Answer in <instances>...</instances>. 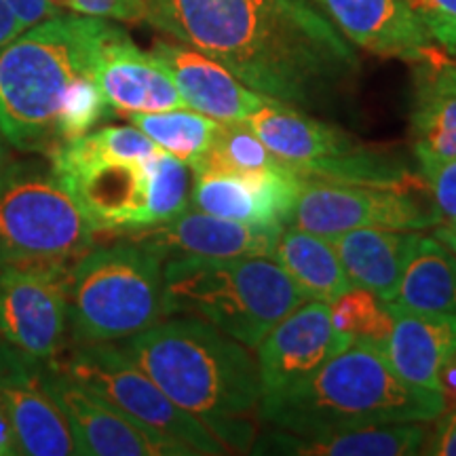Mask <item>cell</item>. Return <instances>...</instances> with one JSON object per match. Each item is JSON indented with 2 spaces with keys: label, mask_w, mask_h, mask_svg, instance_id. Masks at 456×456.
Returning a JSON list of instances; mask_svg holds the SVG:
<instances>
[{
  "label": "cell",
  "mask_w": 456,
  "mask_h": 456,
  "mask_svg": "<svg viewBox=\"0 0 456 456\" xmlns=\"http://www.w3.org/2000/svg\"><path fill=\"white\" fill-rule=\"evenodd\" d=\"M146 21L265 98L334 114L355 95L357 47L315 0H146Z\"/></svg>",
  "instance_id": "1"
},
{
  "label": "cell",
  "mask_w": 456,
  "mask_h": 456,
  "mask_svg": "<svg viewBox=\"0 0 456 456\" xmlns=\"http://www.w3.org/2000/svg\"><path fill=\"white\" fill-rule=\"evenodd\" d=\"M121 342L159 389L201 420L226 448H252L262 387L249 346L188 315L165 317Z\"/></svg>",
  "instance_id": "2"
},
{
  "label": "cell",
  "mask_w": 456,
  "mask_h": 456,
  "mask_svg": "<svg viewBox=\"0 0 456 456\" xmlns=\"http://www.w3.org/2000/svg\"><path fill=\"white\" fill-rule=\"evenodd\" d=\"M51 169L95 232L138 235L191 208L192 169L135 125L64 142L51 152Z\"/></svg>",
  "instance_id": "3"
},
{
  "label": "cell",
  "mask_w": 456,
  "mask_h": 456,
  "mask_svg": "<svg viewBox=\"0 0 456 456\" xmlns=\"http://www.w3.org/2000/svg\"><path fill=\"white\" fill-rule=\"evenodd\" d=\"M448 406L442 391L408 385L368 338H355L315 372L262 397L260 419L275 429L315 436L357 427L427 423Z\"/></svg>",
  "instance_id": "4"
},
{
  "label": "cell",
  "mask_w": 456,
  "mask_h": 456,
  "mask_svg": "<svg viewBox=\"0 0 456 456\" xmlns=\"http://www.w3.org/2000/svg\"><path fill=\"white\" fill-rule=\"evenodd\" d=\"M114 24L100 17L60 13L28 28L0 47V134L26 152H53L57 114L70 85L95 77Z\"/></svg>",
  "instance_id": "5"
},
{
  "label": "cell",
  "mask_w": 456,
  "mask_h": 456,
  "mask_svg": "<svg viewBox=\"0 0 456 456\" xmlns=\"http://www.w3.org/2000/svg\"><path fill=\"white\" fill-rule=\"evenodd\" d=\"M305 302L269 256L163 260V317L203 319L249 349Z\"/></svg>",
  "instance_id": "6"
},
{
  "label": "cell",
  "mask_w": 456,
  "mask_h": 456,
  "mask_svg": "<svg viewBox=\"0 0 456 456\" xmlns=\"http://www.w3.org/2000/svg\"><path fill=\"white\" fill-rule=\"evenodd\" d=\"M163 317V256L140 239L91 248L68 273V326L77 342H118Z\"/></svg>",
  "instance_id": "7"
},
{
  "label": "cell",
  "mask_w": 456,
  "mask_h": 456,
  "mask_svg": "<svg viewBox=\"0 0 456 456\" xmlns=\"http://www.w3.org/2000/svg\"><path fill=\"white\" fill-rule=\"evenodd\" d=\"M95 243V228L51 167L7 163L0 174V266L74 265Z\"/></svg>",
  "instance_id": "8"
},
{
  "label": "cell",
  "mask_w": 456,
  "mask_h": 456,
  "mask_svg": "<svg viewBox=\"0 0 456 456\" xmlns=\"http://www.w3.org/2000/svg\"><path fill=\"white\" fill-rule=\"evenodd\" d=\"M245 123L302 178L379 188H406L420 180L393 152L279 102L260 108Z\"/></svg>",
  "instance_id": "9"
},
{
  "label": "cell",
  "mask_w": 456,
  "mask_h": 456,
  "mask_svg": "<svg viewBox=\"0 0 456 456\" xmlns=\"http://www.w3.org/2000/svg\"><path fill=\"white\" fill-rule=\"evenodd\" d=\"M47 362L148 431L180 444L191 456L231 452L201 420L175 406L121 345L77 342Z\"/></svg>",
  "instance_id": "10"
},
{
  "label": "cell",
  "mask_w": 456,
  "mask_h": 456,
  "mask_svg": "<svg viewBox=\"0 0 456 456\" xmlns=\"http://www.w3.org/2000/svg\"><path fill=\"white\" fill-rule=\"evenodd\" d=\"M442 222L429 184L420 175L419 182L406 188L302 178L289 224L332 239L362 226L423 231Z\"/></svg>",
  "instance_id": "11"
},
{
  "label": "cell",
  "mask_w": 456,
  "mask_h": 456,
  "mask_svg": "<svg viewBox=\"0 0 456 456\" xmlns=\"http://www.w3.org/2000/svg\"><path fill=\"white\" fill-rule=\"evenodd\" d=\"M70 266H0V336L37 362H47L66 346Z\"/></svg>",
  "instance_id": "12"
},
{
  "label": "cell",
  "mask_w": 456,
  "mask_h": 456,
  "mask_svg": "<svg viewBox=\"0 0 456 456\" xmlns=\"http://www.w3.org/2000/svg\"><path fill=\"white\" fill-rule=\"evenodd\" d=\"M43 385L70 425L77 454L191 456L180 444L148 431L49 362H43Z\"/></svg>",
  "instance_id": "13"
},
{
  "label": "cell",
  "mask_w": 456,
  "mask_h": 456,
  "mask_svg": "<svg viewBox=\"0 0 456 456\" xmlns=\"http://www.w3.org/2000/svg\"><path fill=\"white\" fill-rule=\"evenodd\" d=\"M302 175L277 171H235L218 165L192 167L191 208L224 220L281 231L292 222Z\"/></svg>",
  "instance_id": "14"
},
{
  "label": "cell",
  "mask_w": 456,
  "mask_h": 456,
  "mask_svg": "<svg viewBox=\"0 0 456 456\" xmlns=\"http://www.w3.org/2000/svg\"><path fill=\"white\" fill-rule=\"evenodd\" d=\"M355 340L336 326L328 302L306 300L256 346L262 397L275 395L315 372Z\"/></svg>",
  "instance_id": "15"
},
{
  "label": "cell",
  "mask_w": 456,
  "mask_h": 456,
  "mask_svg": "<svg viewBox=\"0 0 456 456\" xmlns=\"http://www.w3.org/2000/svg\"><path fill=\"white\" fill-rule=\"evenodd\" d=\"M0 406L20 454H77L70 425L43 385V362L28 357L9 342L0 349Z\"/></svg>",
  "instance_id": "16"
},
{
  "label": "cell",
  "mask_w": 456,
  "mask_h": 456,
  "mask_svg": "<svg viewBox=\"0 0 456 456\" xmlns=\"http://www.w3.org/2000/svg\"><path fill=\"white\" fill-rule=\"evenodd\" d=\"M151 53L171 74L184 104L218 123H245L260 108L275 102L256 94L220 61L188 45L157 41Z\"/></svg>",
  "instance_id": "17"
},
{
  "label": "cell",
  "mask_w": 456,
  "mask_h": 456,
  "mask_svg": "<svg viewBox=\"0 0 456 456\" xmlns=\"http://www.w3.org/2000/svg\"><path fill=\"white\" fill-rule=\"evenodd\" d=\"M95 81L108 106L123 114L188 108L161 61L142 51L118 26L102 45Z\"/></svg>",
  "instance_id": "18"
},
{
  "label": "cell",
  "mask_w": 456,
  "mask_h": 456,
  "mask_svg": "<svg viewBox=\"0 0 456 456\" xmlns=\"http://www.w3.org/2000/svg\"><path fill=\"white\" fill-rule=\"evenodd\" d=\"M317 7L357 49L408 64L440 49L403 0H315Z\"/></svg>",
  "instance_id": "19"
},
{
  "label": "cell",
  "mask_w": 456,
  "mask_h": 456,
  "mask_svg": "<svg viewBox=\"0 0 456 456\" xmlns=\"http://www.w3.org/2000/svg\"><path fill=\"white\" fill-rule=\"evenodd\" d=\"M277 232L279 231H273V228L224 220L188 208L174 220L129 237L151 245L163 256V260L237 258V256H269L271 258Z\"/></svg>",
  "instance_id": "20"
},
{
  "label": "cell",
  "mask_w": 456,
  "mask_h": 456,
  "mask_svg": "<svg viewBox=\"0 0 456 456\" xmlns=\"http://www.w3.org/2000/svg\"><path fill=\"white\" fill-rule=\"evenodd\" d=\"M383 305L391 323L374 345L408 385L442 391L440 374L456 353V315L414 313L389 302Z\"/></svg>",
  "instance_id": "21"
},
{
  "label": "cell",
  "mask_w": 456,
  "mask_h": 456,
  "mask_svg": "<svg viewBox=\"0 0 456 456\" xmlns=\"http://www.w3.org/2000/svg\"><path fill=\"white\" fill-rule=\"evenodd\" d=\"M410 135L419 163L456 157V57L444 49L412 64Z\"/></svg>",
  "instance_id": "22"
},
{
  "label": "cell",
  "mask_w": 456,
  "mask_h": 456,
  "mask_svg": "<svg viewBox=\"0 0 456 456\" xmlns=\"http://www.w3.org/2000/svg\"><path fill=\"white\" fill-rule=\"evenodd\" d=\"M425 440L423 423H391L315 436L277 429L254 442L252 448L260 454L294 456H410L423 452Z\"/></svg>",
  "instance_id": "23"
},
{
  "label": "cell",
  "mask_w": 456,
  "mask_h": 456,
  "mask_svg": "<svg viewBox=\"0 0 456 456\" xmlns=\"http://www.w3.org/2000/svg\"><path fill=\"white\" fill-rule=\"evenodd\" d=\"M419 231L362 226L330 239L353 288L393 302Z\"/></svg>",
  "instance_id": "24"
},
{
  "label": "cell",
  "mask_w": 456,
  "mask_h": 456,
  "mask_svg": "<svg viewBox=\"0 0 456 456\" xmlns=\"http://www.w3.org/2000/svg\"><path fill=\"white\" fill-rule=\"evenodd\" d=\"M271 258L288 273L306 300L332 305L353 289L351 279L330 239L305 228L285 224L277 232Z\"/></svg>",
  "instance_id": "25"
},
{
  "label": "cell",
  "mask_w": 456,
  "mask_h": 456,
  "mask_svg": "<svg viewBox=\"0 0 456 456\" xmlns=\"http://www.w3.org/2000/svg\"><path fill=\"white\" fill-rule=\"evenodd\" d=\"M389 305L414 313L456 315V256L437 237H416Z\"/></svg>",
  "instance_id": "26"
},
{
  "label": "cell",
  "mask_w": 456,
  "mask_h": 456,
  "mask_svg": "<svg viewBox=\"0 0 456 456\" xmlns=\"http://www.w3.org/2000/svg\"><path fill=\"white\" fill-rule=\"evenodd\" d=\"M148 140L167 155L180 159L188 167L205 159L212 151L220 123L191 108H174L161 112L127 114Z\"/></svg>",
  "instance_id": "27"
},
{
  "label": "cell",
  "mask_w": 456,
  "mask_h": 456,
  "mask_svg": "<svg viewBox=\"0 0 456 456\" xmlns=\"http://www.w3.org/2000/svg\"><path fill=\"white\" fill-rule=\"evenodd\" d=\"M203 163L235 171H254V174L288 167L273 155L269 146L254 134L248 123H220L212 151L197 165Z\"/></svg>",
  "instance_id": "28"
},
{
  "label": "cell",
  "mask_w": 456,
  "mask_h": 456,
  "mask_svg": "<svg viewBox=\"0 0 456 456\" xmlns=\"http://www.w3.org/2000/svg\"><path fill=\"white\" fill-rule=\"evenodd\" d=\"M108 110H110V106H108L95 77L77 78L68 89L60 114H57V140H60V144L89 134L106 117Z\"/></svg>",
  "instance_id": "29"
},
{
  "label": "cell",
  "mask_w": 456,
  "mask_h": 456,
  "mask_svg": "<svg viewBox=\"0 0 456 456\" xmlns=\"http://www.w3.org/2000/svg\"><path fill=\"white\" fill-rule=\"evenodd\" d=\"M437 47L456 57V0H403Z\"/></svg>",
  "instance_id": "30"
},
{
  "label": "cell",
  "mask_w": 456,
  "mask_h": 456,
  "mask_svg": "<svg viewBox=\"0 0 456 456\" xmlns=\"http://www.w3.org/2000/svg\"><path fill=\"white\" fill-rule=\"evenodd\" d=\"M420 175H423L436 201V208L444 222L456 218V157L446 161H423Z\"/></svg>",
  "instance_id": "31"
},
{
  "label": "cell",
  "mask_w": 456,
  "mask_h": 456,
  "mask_svg": "<svg viewBox=\"0 0 456 456\" xmlns=\"http://www.w3.org/2000/svg\"><path fill=\"white\" fill-rule=\"evenodd\" d=\"M72 13L114 21H146V0H72Z\"/></svg>",
  "instance_id": "32"
},
{
  "label": "cell",
  "mask_w": 456,
  "mask_h": 456,
  "mask_svg": "<svg viewBox=\"0 0 456 456\" xmlns=\"http://www.w3.org/2000/svg\"><path fill=\"white\" fill-rule=\"evenodd\" d=\"M420 454L456 456V402L437 416L436 429L425 440Z\"/></svg>",
  "instance_id": "33"
},
{
  "label": "cell",
  "mask_w": 456,
  "mask_h": 456,
  "mask_svg": "<svg viewBox=\"0 0 456 456\" xmlns=\"http://www.w3.org/2000/svg\"><path fill=\"white\" fill-rule=\"evenodd\" d=\"M9 4L11 11L17 15V20L21 21V26L32 28L41 21L49 20V17L60 15L55 9H51L45 0H4Z\"/></svg>",
  "instance_id": "34"
},
{
  "label": "cell",
  "mask_w": 456,
  "mask_h": 456,
  "mask_svg": "<svg viewBox=\"0 0 456 456\" xmlns=\"http://www.w3.org/2000/svg\"><path fill=\"white\" fill-rule=\"evenodd\" d=\"M26 28L21 26V21L17 20V15L11 11L9 4L4 0H0V47L13 41Z\"/></svg>",
  "instance_id": "35"
},
{
  "label": "cell",
  "mask_w": 456,
  "mask_h": 456,
  "mask_svg": "<svg viewBox=\"0 0 456 456\" xmlns=\"http://www.w3.org/2000/svg\"><path fill=\"white\" fill-rule=\"evenodd\" d=\"M15 454H20V450H17L13 429H11L7 414H4L3 406H0V456H15Z\"/></svg>",
  "instance_id": "36"
},
{
  "label": "cell",
  "mask_w": 456,
  "mask_h": 456,
  "mask_svg": "<svg viewBox=\"0 0 456 456\" xmlns=\"http://www.w3.org/2000/svg\"><path fill=\"white\" fill-rule=\"evenodd\" d=\"M440 383H442V391L444 395L448 397H456V353L454 357L444 366L442 374H440Z\"/></svg>",
  "instance_id": "37"
},
{
  "label": "cell",
  "mask_w": 456,
  "mask_h": 456,
  "mask_svg": "<svg viewBox=\"0 0 456 456\" xmlns=\"http://www.w3.org/2000/svg\"><path fill=\"white\" fill-rule=\"evenodd\" d=\"M433 237L440 239V241H442L444 245H446L448 249H452L454 256H456V237H452V235H450V232L444 231V228H442L440 224L436 226V235H433Z\"/></svg>",
  "instance_id": "38"
},
{
  "label": "cell",
  "mask_w": 456,
  "mask_h": 456,
  "mask_svg": "<svg viewBox=\"0 0 456 456\" xmlns=\"http://www.w3.org/2000/svg\"><path fill=\"white\" fill-rule=\"evenodd\" d=\"M51 9H55L57 13H66V11H72V0H45Z\"/></svg>",
  "instance_id": "39"
},
{
  "label": "cell",
  "mask_w": 456,
  "mask_h": 456,
  "mask_svg": "<svg viewBox=\"0 0 456 456\" xmlns=\"http://www.w3.org/2000/svg\"><path fill=\"white\" fill-rule=\"evenodd\" d=\"M7 151H4V144H3V134H0V174H3L4 167H7Z\"/></svg>",
  "instance_id": "40"
},
{
  "label": "cell",
  "mask_w": 456,
  "mask_h": 456,
  "mask_svg": "<svg viewBox=\"0 0 456 456\" xmlns=\"http://www.w3.org/2000/svg\"><path fill=\"white\" fill-rule=\"evenodd\" d=\"M440 226H442L446 232H450V235L456 237V218H450V220H446V222H442Z\"/></svg>",
  "instance_id": "41"
},
{
  "label": "cell",
  "mask_w": 456,
  "mask_h": 456,
  "mask_svg": "<svg viewBox=\"0 0 456 456\" xmlns=\"http://www.w3.org/2000/svg\"><path fill=\"white\" fill-rule=\"evenodd\" d=\"M4 345H7V340H4V338H3V336H0V349H3V346H4Z\"/></svg>",
  "instance_id": "42"
}]
</instances>
